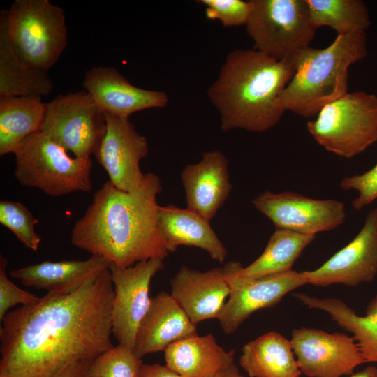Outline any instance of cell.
Listing matches in <instances>:
<instances>
[{
    "mask_svg": "<svg viewBox=\"0 0 377 377\" xmlns=\"http://www.w3.org/2000/svg\"><path fill=\"white\" fill-rule=\"evenodd\" d=\"M14 155V175L23 186L51 197L92 190L91 158H72L42 131L26 139Z\"/></svg>",
    "mask_w": 377,
    "mask_h": 377,
    "instance_id": "5",
    "label": "cell"
},
{
    "mask_svg": "<svg viewBox=\"0 0 377 377\" xmlns=\"http://www.w3.org/2000/svg\"><path fill=\"white\" fill-rule=\"evenodd\" d=\"M306 127L327 151L347 158L357 156L377 142V96L348 92L323 107Z\"/></svg>",
    "mask_w": 377,
    "mask_h": 377,
    "instance_id": "7",
    "label": "cell"
},
{
    "mask_svg": "<svg viewBox=\"0 0 377 377\" xmlns=\"http://www.w3.org/2000/svg\"><path fill=\"white\" fill-rule=\"evenodd\" d=\"M82 85L104 114L117 117L129 118L140 110L164 108L169 101L164 91L131 84L114 67L90 68L86 71Z\"/></svg>",
    "mask_w": 377,
    "mask_h": 377,
    "instance_id": "16",
    "label": "cell"
},
{
    "mask_svg": "<svg viewBox=\"0 0 377 377\" xmlns=\"http://www.w3.org/2000/svg\"><path fill=\"white\" fill-rule=\"evenodd\" d=\"M315 238V235L276 228L261 255L246 267L240 265L237 274L257 278L292 270L295 261Z\"/></svg>",
    "mask_w": 377,
    "mask_h": 377,
    "instance_id": "27",
    "label": "cell"
},
{
    "mask_svg": "<svg viewBox=\"0 0 377 377\" xmlns=\"http://www.w3.org/2000/svg\"><path fill=\"white\" fill-rule=\"evenodd\" d=\"M246 24L255 50L277 60L295 57L309 47L313 28L306 0H251Z\"/></svg>",
    "mask_w": 377,
    "mask_h": 377,
    "instance_id": "8",
    "label": "cell"
},
{
    "mask_svg": "<svg viewBox=\"0 0 377 377\" xmlns=\"http://www.w3.org/2000/svg\"><path fill=\"white\" fill-rule=\"evenodd\" d=\"M8 36L30 66L48 71L67 45L64 10L49 0H15L6 10Z\"/></svg>",
    "mask_w": 377,
    "mask_h": 377,
    "instance_id": "6",
    "label": "cell"
},
{
    "mask_svg": "<svg viewBox=\"0 0 377 377\" xmlns=\"http://www.w3.org/2000/svg\"><path fill=\"white\" fill-rule=\"evenodd\" d=\"M350 377H377V367L369 366L362 371L353 374Z\"/></svg>",
    "mask_w": 377,
    "mask_h": 377,
    "instance_id": "37",
    "label": "cell"
},
{
    "mask_svg": "<svg viewBox=\"0 0 377 377\" xmlns=\"http://www.w3.org/2000/svg\"><path fill=\"white\" fill-rule=\"evenodd\" d=\"M157 223L168 252H174L179 246L200 248L207 252L214 260L221 263L228 251L212 228L209 221L188 209L173 205L159 206Z\"/></svg>",
    "mask_w": 377,
    "mask_h": 377,
    "instance_id": "21",
    "label": "cell"
},
{
    "mask_svg": "<svg viewBox=\"0 0 377 377\" xmlns=\"http://www.w3.org/2000/svg\"><path fill=\"white\" fill-rule=\"evenodd\" d=\"M340 186L343 190H355L358 195L352 202L355 210H360L377 199V163L369 170L342 179Z\"/></svg>",
    "mask_w": 377,
    "mask_h": 377,
    "instance_id": "32",
    "label": "cell"
},
{
    "mask_svg": "<svg viewBox=\"0 0 377 377\" xmlns=\"http://www.w3.org/2000/svg\"><path fill=\"white\" fill-rule=\"evenodd\" d=\"M140 377H182L166 365L158 363L151 364H143L141 367Z\"/></svg>",
    "mask_w": 377,
    "mask_h": 377,
    "instance_id": "35",
    "label": "cell"
},
{
    "mask_svg": "<svg viewBox=\"0 0 377 377\" xmlns=\"http://www.w3.org/2000/svg\"><path fill=\"white\" fill-rule=\"evenodd\" d=\"M239 364L249 377H300L290 340L274 331L242 348Z\"/></svg>",
    "mask_w": 377,
    "mask_h": 377,
    "instance_id": "24",
    "label": "cell"
},
{
    "mask_svg": "<svg viewBox=\"0 0 377 377\" xmlns=\"http://www.w3.org/2000/svg\"><path fill=\"white\" fill-rule=\"evenodd\" d=\"M198 334L193 323L170 294L161 291L151 297L150 306L135 336V353L140 358L164 351L170 344Z\"/></svg>",
    "mask_w": 377,
    "mask_h": 377,
    "instance_id": "19",
    "label": "cell"
},
{
    "mask_svg": "<svg viewBox=\"0 0 377 377\" xmlns=\"http://www.w3.org/2000/svg\"><path fill=\"white\" fill-rule=\"evenodd\" d=\"M38 220L22 203L0 201V223L12 232L24 246L33 251L38 249L41 239L35 232Z\"/></svg>",
    "mask_w": 377,
    "mask_h": 377,
    "instance_id": "30",
    "label": "cell"
},
{
    "mask_svg": "<svg viewBox=\"0 0 377 377\" xmlns=\"http://www.w3.org/2000/svg\"><path fill=\"white\" fill-rule=\"evenodd\" d=\"M163 267V259H149L126 268L110 266L114 293L112 333L119 344L135 350L138 326L151 304L150 282Z\"/></svg>",
    "mask_w": 377,
    "mask_h": 377,
    "instance_id": "13",
    "label": "cell"
},
{
    "mask_svg": "<svg viewBox=\"0 0 377 377\" xmlns=\"http://www.w3.org/2000/svg\"><path fill=\"white\" fill-rule=\"evenodd\" d=\"M111 265L105 258L91 255L86 260L43 261L12 269L9 275L25 286L66 294L80 288Z\"/></svg>",
    "mask_w": 377,
    "mask_h": 377,
    "instance_id": "20",
    "label": "cell"
},
{
    "mask_svg": "<svg viewBox=\"0 0 377 377\" xmlns=\"http://www.w3.org/2000/svg\"><path fill=\"white\" fill-rule=\"evenodd\" d=\"M105 117L107 131L94 156L115 187L125 192H134L145 179L140 162L148 155V142L137 131L129 118L109 114Z\"/></svg>",
    "mask_w": 377,
    "mask_h": 377,
    "instance_id": "15",
    "label": "cell"
},
{
    "mask_svg": "<svg viewBox=\"0 0 377 377\" xmlns=\"http://www.w3.org/2000/svg\"><path fill=\"white\" fill-rule=\"evenodd\" d=\"M304 305L327 312L341 327L353 334L366 362H377V295L368 304L365 316L337 298L321 299L305 293L293 295Z\"/></svg>",
    "mask_w": 377,
    "mask_h": 377,
    "instance_id": "25",
    "label": "cell"
},
{
    "mask_svg": "<svg viewBox=\"0 0 377 377\" xmlns=\"http://www.w3.org/2000/svg\"><path fill=\"white\" fill-rule=\"evenodd\" d=\"M106 131L105 114L84 90L57 95L47 103L40 128L78 158H90Z\"/></svg>",
    "mask_w": 377,
    "mask_h": 377,
    "instance_id": "9",
    "label": "cell"
},
{
    "mask_svg": "<svg viewBox=\"0 0 377 377\" xmlns=\"http://www.w3.org/2000/svg\"><path fill=\"white\" fill-rule=\"evenodd\" d=\"M197 2L205 6L207 18L219 20L225 27L246 25L252 11L251 1L199 0Z\"/></svg>",
    "mask_w": 377,
    "mask_h": 377,
    "instance_id": "31",
    "label": "cell"
},
{
    "mask_svg": "<svg viewBox=\"0 0 377 377\" xmlns=\"http://www.w3.org/2000/svg\"><path fill=\"white\" fill-rule=\"evenodd\" d=\"M170 295L193 323L218 318L230 293L223 268L205 272L183 265L170 279Z\"/></svg>",
    "mask_w": 377,
    "mask_h": 377,
    "instance_id": "17",
    "label": "cell"
},
{
    "mask_svg": "<svg viewBox=\"0 0 377 377\" xmlns=\"http://www.w3.org/2000/svg\"><path fill=\"white\" fill-rule=\"evenodd\" d=\"M240 263L230 261L223 267L230 293L218 320L226 334L235 332L253 312L278 304L289 292L306 283L302 273L290 270L257 278L237 274Z\"/></svg>",
    "mask_w": 377,
    "mask_h": 377,
    "instance_id": "10",
    "label": "cell"
},
{
    "mask_svg": "<svg viewBox=\"0 0 377 377\" xmlns=\"http://www.w3.org/2000/svg\"><path fill=\"white\" fill-rule=\"evenodd\" d=\"M367 55L365 31L337 35L323 49L309 46L300 51L295 55V73L279 96L281 108L304 118L318 114L348 93L349 66Z\"/></svg>",
    "mask_w": 377,
    "mask_h": 377,
    "instance_id": "4",
    "label": "cell"
},
{
    "mask_svg": "<svg viewBox=\"0 0 377 377\" xmlns=\"http://www.w3.org/2000/svg\"><path fill=\"white\" fill-rule=\"evenodd\" d=\"M216 377H245L240 372L237 367L233 364L229 367L220 371Z\"/></svg>",
    "mask_w": 377,
    "mask_h": 377,
    "instance_id": "36",
    "label": "cell"
},
{
    "mask_svg": "<svg viewBox=\"0 0 377 377\" xmlns=\"http://www.w3.org/2000/svg\"><path fill=\"white\" fill-rule=\"evenodd\" d=\"M47 103L41 97L0 96V156L15 154L29 137L40 131Z\"/></svg>",
    "mask_w": 377,
    "mask_h": 377,
    "instance_id": "26",
    "label": "cell"
},
{
    "mask_svg": "<svg viewBox=\"0 0 377 377\" xmlns=\"http://www.w3.org/2000/svg\"><path fill=\"white\" fill-rule=\"evenodd\" d=\"M306 284L357 286L370 283L377 275V207L370 210L364 223L346 246L314 270L301 272Z\"/></svg>",
    "mask_w": 377,
    "mask_h": 377,
    "instance_id": "14",
    "label": "cell"
},
{
    "mask_svg": "<svg viewBox=\"0 0 377 377\" xmlns=\"http://www.w3.org/2000/svg\"><path fill=\"white\" fill-rule=\"evenodd\" d=\"M110 269L69 293H49L8 312L0 327V377H53L112 348Z\"/></svg>",
    "mask_w": 377,
    "mask_h": 377,
    "instance_id": "1",
    "label": "cell"
},
{
    "mask_svg": "<svg viewBox=\"0 0 377 377\" xmlns=\"http://www.w3.org/2000/svg\"><path fill=\"white\" fill-rule=\"evenodd\" d=\"M187 208L210 221L232 188L228 161L219 150L202 154L201 160L186 165L181 172Z\"/></svg>",
    "mask_w": 377,
    "mask_h": 377,
    "instance_id": "18",
    "label": "cell"
},
{
    "mask_svg": "<svg viewBox=\"0 0 377 377\" xmlns=\"http://www.w3.org/2000/svg\"><path fill=\"white\" fill-rule=\"evenodd\" d=\"M290 342L298 367L308 377L352 375L366 362L355 339L344 333L301 327L292 331Z\"/></svg>",
    "mask_w": 377,
    "mask_h": 377,
    "instance_id": "12",
    "label": "cell"
},
{
    "mask_svg": "<svg viewBox=\"0 0 377 377\" xmlns=\"http://www.w3.org/2000/svg\"><path fill=\"white\" fill-rule=\"evenodd\" d=\"M91 360H79L72 362L53 377H88Z\"/></svg>",
    "mask_w": 377,
    "mask_h": 377,
    "instance_id": "34",
    "label": "cell"
},
{
    "mask_svg": "<svg viewBox=\"0 0 377 377\" xmlns=\"http://www.w3.org/2000/svg\"><path fill=\"white\" fill-rule=\"evenodd\" d=\"M54 84L47 71L34 68L17 54L8 36L6 10L0 14V96L49 95Z\"/></svg>",
    "mask_w": 377,
    "mask_h": 377,
    "instance_id": "23",
    "label": "cell"
},
{
    "mask_svg": "<svg viewBox=\"0 0 377 377\" xmlns=\"http://www.w3.org/2000/svg\"><path fill=\"white\" fill-rule=\"evenodd\" d=\"M161 189L160 177L152 172L145 174L141 186L132 193L106 182L73 226L71 243L120 268L163 260L169 252L157 223L156 197Z\"/></svg>",
    "mask_w": 377,
    "mask_h": 377,
    "instance_id": "2",
    "label": "cell"
},
{
    "mask_svg": "<svg viewBox=\"0 0 377 377\" xmlns=\"http://www.w3.org/2000/svg\"><path fill=\"white\" fill-rule=\"evenodd\" d=\"M295 71V56L277 60L254 49L230 51L207 92L221 131L263 133L276 126L285 112L279 96Z\"/></svg>",
    "mask_w": 377,
    "mask_h": 377,
    "instance_id": "3",
    "label": "cell"
},
{
    "mask_svg": "<svg viewBox=\"0 0 377 377\" xmlns=\"http://www.w3.org/2000/svg\"><path fill=\"white\" fill-rule=\"evenodd\" d=\"M8 260L0 256V320L2 321L8 310L17 304L28 305L36 302L40 297L15 285L8 277Z\"/></svg>",
    "mask_w": 377,
    "mask_h": 377,
    "instance_id": "33",
    "label": "cell"
},
{
    "mask_svg": "<svg viewBox=\"0 0 377 377\" xmlns=\"http://www.w3.org/2000/svg\"><path fill=\"white\" fill-rule=\"evenodd\" d=\"M164 353L165 365L182 377H216L234 364L235 354L221 347L212 334L179 340Z\"/></svg>",
    "mask_w": 377,
    "mask_h": 377,
    "instance_id": "22",
    "label": "cell"
},
{
    "mask_svg": "<svg viewBox=\"0 0 377 377\" xmlns=\"http://www.w3.org/2000/svg\"><path fill=\"white\" fill-rule=\"evenodd\" d=\"M142 365L134 350L118 344L91 360L88 377H140Z\"/></svg>",
    "mask_w": 377,
    "mask_h": 377,
    "instance_id": "29",
    "label": "cell"
},
{
    "mask_svg": "<svg viewBox=\"0 0 377 377\" xmlns=\"http://www.w3.org/2000/svg\"><path fill=\"white\" fill-rule=\"evenodd\" d=\"M310 21L316 30L329 27L338 35L365 31L371 24L369 10L361 0H306Z\"/></svg>",
    "mask_w": 377,
    "mask_h": 377,
    "instance_id": "28",
    "label": "cell"
},
{
    "mask_svg": "<svg viewBox=\"0 0 377 377\" xmlns=\"http://www.w3.org/2000/svg\"><path fill=\"white\" fill-rule=\"evenodd\" d=\"M252 204L276 229L308 235L333 230L346 216L344 204L339 200L313 199L291 191H265L253 199Z\"/></svg>",
    "mask_w": 377,
    "mask_h": 377,
    "instance_id": "11",
    "label": "cell"
}]
</instances>
